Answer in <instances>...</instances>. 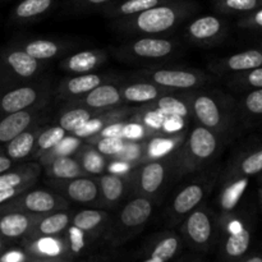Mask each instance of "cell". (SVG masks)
<instances>
[{
	"label": "cell",
	"mask_w": 262,
	"mask_h": 262,
	"mask_svg": "<svg viewBox=\"0 0 262 262\" xmlns=\"http://www.w3.org/2000/svg\"><path fill=\"white\" fill-rule=\"evenodd\" d=\"M69 223L71 215L66 211H55L53 214L42 215L33 225L30 233L23 238V243L32 242L38 238L59 237L68 228Z\"/></svg>",
	"instance_id": "obj_7"
},
{
	"label": "cell",
	"mask_w": 262,
	"mask_h": 262,
	"mask_svg": "<svg viewBox=\"0 0 262 262\" xmlns=\"http://www.w3.org/2000/svg\"><path fill=\"white\" fill-rule=\"evenodd\" d=\"M246 82L256 89H262V66L258 68L251 69L250 73L246 76Z\"/></svg>",
	"instance_id": "obj_46"
},
{
	"label": "cell",
	"mask_w": 262,
	"mask_h": 262,
	"mask_svg": "<svg viewBox=\"0 0 262 262\" xmlns=\"http://www.w3.org/2000/svg\"><path fill=\"white\" fill-rule=\"evenodd\" d=\"M101 77L97 76L94 73H83L81 76L73 77V78L69 79L66 83V90L67 94L69 95H82L87 94L91 90H94L95 87H97L99 84H101Z\"/></svg>",
	"instance_id": "obj_31"
},
{
	"label": "cell",
	"mask_w": 262,
	"mask_h": 262,
	"mask_svg": "<svg viewBox=\"0 0 262 262\" xmlns=\"http://www.w3.org/2000/svg\"><path fill=\"white\" fill-rule=\"evenodd\" d=\"M166 2H170V0H123V2L115 3L113 7L107 9V12L112 17L128 18Z\"/></svg>",
	"instance_id": "obj_23"
},
{
	"label": "cell",
	"mask_w": 262,
	"mask_h": 262,
	"mask_svg": "<svg viewBox=\"0 0 262 262\" xmlns=\"http://www.w3.org/2000/svg\"><path fill=\"white\" fill-rule=\"evenodd\" d=\"M193 113L201 125L209 129H219L223 124L222 107L216 100L209 95H199L193 101Z\"/></svg>",
	"instance_id": "obj_11"
},
{
	"label": "cell",
	"mask_w": 262,
	"mask_h": 262,
	"mask_svg": "<svg viewBox=\"0 0 262 262\" xmlns=\"http://www.w3.org/2000/svg\"><path fill=\"white\" fill-rule=\"evenodd\" d=\"M247 184H248L247 179L242 178L235 181L234 183H232L227 189H225L222 197V205L225 210L234 209L235 205L239 202L245 189L247 188Z\"/></svg>",
	"instance_id": "obj_34"
},
{
	"label": "cell",
	"mask_w": 262,
	"mask_h": 262,
	"mask_svg": "<svg viewBox=\"0 0 262 262\" xmlns=\"http://www.w3.org/2000/svg\"><path fill=\"white\" fill-rule=\"evenodd\" d=\"M33 122V112L28 109L0 117V145H5L19 133L30 128Z\"/></svg>",
	"instance_id": "obj_12"
},
{
	"label": "cell",
	"mask_w": 262,
	"mask_h": 262,
	"mask_svg": "<svg viewBox=\"0 0 262 262\" xmlns=\"http://www.w3.org/2000/svg\"><path fill=\"white\" fill-rule=\"evenodd\" d=\"M262 171V150L251 154L241 163V173L245 176H255Z\"/></svg>",
	"instance_id": "obj_41"
},
{
	"label": "cell",
	"mask_w": 262,
	"mask_h": 262,
	"mask_svg": "<svg viewBox=\"0 0 262 262\" xmlns=\"http://www.w3.org/2000/svg\"><path fill=\"white\" fill-rule=\"evenodd\" d=\"M28 262H71V257H53V258H32Z\"/></svg>",
	"instance_id": "obj_53"
},
{
	"label": "cell",
	"mask_w": 262,
	"mask_h": 262,
	"mask_svg": "<svg viewBox=\"0 0 262 262\" xmlns=\"http://www.w3.org/2000/svg\"><path fill=\"white\" fill-rule=\"evenodd\" d=\"M67 204L61 197L43 191V189H35L19 194L15 199L10 200L4 205H0V214L7 212H27V214L46 215L49 212L60 211L66 209Z\"/></svg>",
	"instance_id": "obj_2"
},
{
	"label": "cell",
	"mask_w": 262,
	"mask_h": 262,
	"mask_svg": "<svg viewBox=\"0 0 262 262\" xmlns=\"http://www.w3.org/2000/svg\"><path fill=\"white\" fill-rule=\"evenodd\" d=\"M245 106L252 114L262 115V89L250 92L246 96Z\"/></svg>",
	"instance_id": "obj_42"
},
{
	"label": "cell",
	"mask_w": 262,
	"mask_h": 262,
	"mask_svg": "<svg viewBox=\"0 0 262 262\" xmlns=\"http://www.w3.org/2000/svg\"><path fill=\"white\" fill-rule=\"evenodd\" d=\"M36 143L35 132L26 129L25 132L19 133L17 137L10 140L9 142L3 145V152L12 159L13 161H19L31 155Z\"/></svg>",
	"instance_id": "obj_21"
},
{
	"label": "cell",
	"mask_w": 262,
	"mask_h": 262,
	"mask_svg": "<svg viewBox=\"0 0 262 262\" xmlns=\"http://www.w3.org/2000/svg\"><path fill=\"white\" fill-rule=\"evenodd\" d=\"M130 50L138 58L161 59L174 50V45L166 38L142 37L132 43Z\"/></svg>",
	"instance_id": "obj_15"
},
{
	"label": "cell",
	"mask_w": 262,
	"mask_h": 262,
	"mask_svg": "<svg viewBox=\"0 0 262 262\" xmlns=\"http://www.w3.org/2000/svg\"><path fill=\"white\" fill-rule=\"evenodd\" d=\"M248 25L256 26V27H262V8L261 9L256 10L251 17L247 18Z\"/></svg>",
	"instance_id": "obj_52"
},
{
	"label": "cell",
	"mask_w": 262,
	"mask_h": 262,
	"mask_svg": "<svg viewBox=\"0 0 262 262\" xmlns=\"http://www.w3.org/2000/svg\"><path fill=\"white\" fill-rule=\"evenodd\" d=\"M159 89L151 83H133L125 87L123 96L129 102H150L159 97Z\"/></svg>",
	"instance_id": "obj_29"
},
{
	"label": "cell",
	"mask_w": 262,
	"mask_h": 262,
	"mask_svg": "<svg viewBox=\"0 0 262 262\" xmlns=\"http://www.w3.org/2000/svg\"><path fill=\"white\" fill-rule=\"evenodd\" d=\"M101 128H102V122H100V119H92L91 118V119L87 120L84 124H82L81 127L74 132V135L79 138H84L97 133L99 130H101Z\"/></svg>",
	"instance_id": "obj_44"
},
{
	"label": "cell",
	"mask_w": 262,
	"mask_h": 262,
	"mask_svg": "<svg viewBox=\"0 0 262 262\" xmlns=\"http://www.w3.org/2000/svg\"><path fill=\"white\" fill-rule=\"evenodd\" d=\"M38 99L37 90L30 86L0 91V117L30 109Z\"/></svg>",
	"instance_id": "obj_8"
},
{
	"label": "cell",
	"mask_w": 262,
	"mask_h": 262,
	"mask_svg": "<svg viewBox=\"0 0 262 262\" xmlns=\"http://www.w3.org/2000/svg\"><path fill=\"white\" fill-rule=\"evenodd\" d=\"M261 46H262V42H261Z\"/></svg>",
	"instance_id": "obj_58"
},
{
	"label": "cell",
	"mask_w": 262,
	"mask_h": 262,
	"mask_svg": "<svg viewBox=\"0 0 262 262\" xmlns=\"http://www.w3.org/2000/svg\"><path fill=\"white\" fill-rule=\"evenodd\" d=\"M49 173L56 179H63V181H71V179L82 177L84 173L81 163L74 158L68 155H60L55 158L49 168Z\"/></svg>",
	"instance_id": "obj_25"
},
{
	"label": "cell",
	"mask_w": 262,
	"mask_h": 262,
	"mask_svg": "<svg viewBox=\"0 0 262 262\" xmlns=\"http://www.w3.org/2000/svg\"><path fill=\"white\" fill-rule=\"evenodd\" d=\"M66 136V130L58 125V127H51L49 129L43 130L38 135L35 145L37 146V150L46 151L54 148Z\"/></svg>",
	"instance_id": "obj_35"
},
{
	"label": "cell",
	"mask_w": 262,
	"mask_h": 262,
	"mask_svg": "<svg viewBox=\"0 0 262 262\" xmlns=\"http://www.w3.org/2000/svg\"><path fill=\"white\" fill-rule=\"evenodd\" d=\"M142 136L143 129L138 124H128L124 125V128H123L122 137L129 138V140H140Z\"/></svg>",
	"instance_id": "obj_47"
},
{
	"label": "cell",
	"mask_w": 262,
	"mask_h": 262,
	"mask_svg": "<svg viewBox=\"0 0 262 262\" xmlns=\"http://www.w3.org/2000/svg\"><path fill=\"white\" fill-rule=\"evenodd\" d=\"M3 71L12 72L20 78H31L38 71L37 59L28 55L25 50H9L2 55Z\"/></svg>",
	"instance_id": "obj_10"
},
{
	"label": "cell",
	"mask_w": 262,
	"mask_h": 262,
	"mask_svg": "<svg viewBox=\"0 0 262 262\" xmlns=\"http://www.w3.org/2000/svg\"><path fill=\"white\" fill-rule=\"evenodd\" d=\"M261 0H215V5L222 12L245 13L257 9Z\"/></svg>",
	"instance_id": "obj_36"
},
{
	"label": "cell",
	"mask_w": 262,
	"mask_h": 262,
	"mask_svg": "<svg viewBox=\"0 0 262 262\" xmlns=\"http://www.w3.org/2000/svg\"><path fill=\"white\" fill-rule=\"evenodd\" d=\"M183 127V118L177 115H165L163 128L166 132H178Z\"/></svg>",
	"instance_id": "obj_45"
},
{
	"label": "cell",
	"mask_w": 262,
	"mask_h": 262,
	"mask_svg": "<svg viewBox=\"0 0 262 262\" xmlns=\"http://www.w3.org/2000/svg\"><path fill=\"white\" fill-rule=\"evenodd\" d=\"M261 2H262V0H261Z\"/></svg>",
	"instance_id": "obj_60"
},
{
	"label": "cell",
	"mask_w": 262,
	"mask_h": 262,
	"mask_svg": "<svg viewBox=\"0 0 262 262\" xmlns=\"http://www.w3.org/2000/svg\"><path fill=\"white\" fill-rule=\"evenodd\" d=\"M41 216L42 215L27 214V212L0 214V239L8 242L23 239Z\"/></svg>",
	"instance_id": "obj_6"
},
{
	"label": "cell",
	"mask_w": 262,
	"mask_h": 262,
	"mask_svg": "<svg viewBox=\"0 0 262 262\" xmlns=\"http://www.w3.org/2000/svg\"><path fill=\"white\" fill-rule=\"evenodd\" d=\"M197 262H201V261H197Z\"/></svg>",
	"instance_id": "obj_57"
},
{
	"label": "cell",
	"mask_w": 262,
	"mask_h": 262,
	"mask_svg": "<svg viewBox=\"0 0 262 262\" xmlns=\"http://www.w3.org/2000/svg\"><path fill=\"white\" fill-rule=\"evenodd\" d=\"M10 246V242H8V241H4V239H0V253L4 252L5 250H8Z\"/></svg>",
	"instance_id": "obj_54"
},
{
	"label": "cell",
	"mask_w": 262,
	"mask_h": 262,
	"mask_svg": "<svg viewBox=\"0 0 262 262\" xmlns=\"http://www.w3.org/2000/svg\"><path fill=\"white\" fill-rule=\"evenodd\" d=\"M164 119H165V114H163L160 110H158V112L150 113V114L146 117V123H147L150 127L158 129V128H163Z\"/></svg>",
	"instance_id": "obj_48"
},
{
	"label": "cell",
	"mask_w": 262,
	"mask_h": 262,
	"mask_svg": "<svg viewBox=\"0 0 262 262\" xmlns=\"http://www.w3.org/2000/svg\"><path fill=\"white\" fill-rule=\"evenodd\" d=\"M92 118L91 112H89L84 107H76V109L68 110L64 113L59 119V125L63 128L66 132L74 133L82 124Z\"/></svg>",
	"instance_id": "obj_32"
},
{
	"label": "cell",
	"mask_w": 262,
	"mask_h": 262,
	"mask_svg": "<svg viewBox=\"0 0 262 262\" xmlns=\"http://www.w3.org/2000/svg\"><path fill=\"white\" fill-rule=\"evenodd\" d=\"M124 146L123 137H102L96 142V150L101 155H117L124 150Z\"/></svg>",
	"instance_id": "obj_40"
},
{
	"label": "cell",
	"mask_w": 262,
	"mask_h": 262,
	"mask_svg": "<svg viewBox=\"0 0 262 262\" xmlns=\"http://www.w3.org/2000/svg\"><path fill=\"white\" fill-rule=\"evenodd\" d=\"M32 256L23 248V250H5L0 253V262H28L32 260Z\"/></svg>",
	"instance_id": "obj_43"
},
{
	"label": "cell",
	"mask_w": 262,
	"mask_h": 262,
	"mask_svg": "<svg viewBox=\"0 0 262 262\" xmlns=\"http://www.w3.org/2000/svg\"><path fill=\"white\" fill-rule=\"evenodd\" d=\"M245 262H262V256H260V255L250 256L248 258H246Z\"/></svg>",
	"instance_id": "obj_55"
},
{
	"label": "cell",
	"mask_w": 262,
	"mask_h": 262,
	"mask_svg": "<svg viewBox=\"0 0 262 262\" xmlns=\"http://www.w3.org/2000/svg\"><path fill=\"white\" fill-rule=\"evenodd\" d=\"M165 164L161 161H151L142 166L138 176V187L145 194H154L161 188L165 181Z\"/></svg>",
	"instance_id": "obj_18"
},
{
	"label": "cell",
	"mask_w": 262,
	"mask_h": 262,
	"mask_svg": "<svg viewBox=\"0 0 262 262\" xmlns=\"http://www.w3.org/2000/svg\"><path fill=\"white\" fill-rule=\"evenodd\" d=\"M123 128H124L123 124H113L102 130V136L104 137H122Z\"/></svg>",
	"instance_id": "obj_49"
},
{
	"label": "cell",
	"mask_w": 262,
	"mask_h": 262,
	"mask_svg": "<svg viewBox=\"0 0 262 262\" xmlns=\"http://www.w3.org/2000/svg\"><path fill=\"white\" fill-rule=\"evenodd\" d=\"M223 31V22L215 15H202L188 26V33L192 38L206 41L214 38Z\"/></svg>",
	"instance_id": "obj_22"
},
{
	"label": "cell",
	"mask_w": 262,
	"mask_h": 262,
	"mask_svg": "<svg viewBox=\"0 0 262 262\" xmlns=\"http://www.w3.org/2000/svg\"><path fill=\"white\" fill-rule=\"evenodd\" d=\"M64 192L72 201L78 204H92L99 197V186L94 179L78 177L71 179V182L66 184Z\"/></svg>",
	"instance_id": "obj_17"
},
{
	"label": "cell",
	"mask_w": 262,
	"mask_h": 262,
	"mask_svg": "<svg viewBox=\"0 0 262 262\" xmlns=\"http://www.w3.org/2000/svg\"><path fill=\"white\" fill-rule=\"evenodd\" d=\"M262 66V53L258 50H247L234 54L227 59V68L233 72H246Z\"/></svg>",
	"instance_id": "obj_28"
},
{
	"label": "cell",
	"mask_w": 262,
	"mask_h": 262,
	"mask_svg": "<svg viewBox=\"0 0 262 262\" xmlns=\"http://www.w3.org/2000/svg\"><path fill=\"white\" fill-rule=\"evenodd\" d=\"M101 61L99 53L95 51H79L74 55L69 56L64 61V68L69 72H76V73H87L96 68Z\"/></svg>",
	"instance_id": "obj_26"
},
{
	"label": "cell",
	"mask_w": 262,
	"mask_h": 262,
	"mask_svg": "<svg viewBox=\"0 0 262 262\" xmlns=\"http://www.w3.org/2000/svg\"><path fill=\"white\" fill-rule=\"evenodd\" d=\"M102 197L107 204H115L124 193V181L115 174H106L100 179Z\"/></svg>",
	"instance_id": "obj_30"
},
{
	"label": "cell",
	"mask_w": 262,
	"mask_h": 262,
	"mask_svg": "<svg viewBox=\"0 0 262 262\" xmlns=\"http://www.w3.org/2000/svg\"><path fill=\"white\" fill-rule=\"evenodd\" d=\"M152 204L146 197H137L124 205L114 225L113 234L109 237L113 245H120L129 237L130 232L143 227L152 215Z\"/></svg>",
	"instance_id": "obj_3"
},
{
	"label": "cell",
	"mask_w": 262,
	"mask_h": 262,
	"mask_svg": "<svg viewBox=\"0 0 262 262\" xmlns=\"http://www.w3.org/2000/svg\"><path fill=\"white\" fill-rule=\"evenodd\" d=\"M115 0H74L77 5H83V7H104V5L113 4Z\"/></svg>",
	"instance_id": "obj_50"
},
{
	"label": "cell",
	"mask_w": 262,
	"mask_h": 262,
	"mask_svg": "<svg viewBox=\"0 0 262 262\" xmlns=\"http://www.w3.org/2000/svg\"><path fill=\"white\" fill-rule=\"evenodd\" d=\"M151 78L159 86L178 90L192 89L201 82V77L196 73L182 69H160L154 72Z\"/></svg>",
	"instance_id": "obj_9"
},
{
	"label": "cell",
	"mask_w": 262,
	"mask_h": 262,
	"mask_svg": "<svg viewBox=\"0 0 262 262\" xmlns=\"http://www.w3.org/2000/svg\"><path fill=\"white\" fill-rule=\"evenodd\" d=\"M3 77H4V71H3V60H2V56H0V82H2Z\"/></svg>",
	"instance_id": "obj_56"
},
{
	"label": "cell",
	"mask_w": 262,
	"mask_h": 262,
	"mask_svg": "<svg viewBox=\"0 0 262 262\" xmlns=\"http://www.w3.org/2000/svg\"><path fill=\"white\" fill-rule=\"evenodd\" d=\"M55 0H20L12 12L14 20H30L45 14L53 8Z\"/></svg>",
	"instance_id": "obj_24"
},
{
	"label": "cell",
	"mask_w": 262,
	"mask_h": 262,
	"mask_svg": "<svg viewBox=\"0 0 262 262\" xmlns=\"http://www.w3.org/2000/svg\"><path fill=\"white\" fill-rule=\"evenodd\" d=\"M106 217L107 215L100 210H83L74 215L72 225L81 229L86 234H90L100 229V227H102L106 222Z\"/></svg>",
	"instance_id": "obj_27"
},
{
	"label": "cell",
	"mask_w": 262,
	"mask_h": 262,
	"mask_svg": "<svg viewBox=\"0 0 262 262\" xmlns=\"http://www.w3.org/2000/svg\"><path fill=\"white\" fill-rule=\"evenodd\" d=\"M0 2H2V0H0Z\"/></svg>",
	"instance_id": "obj_59"
},
{
	"label": "cell",
	"mask_w": 262,
	"mask_h": 262,
	"mask_svg": "<svg viewBox=\"0 0 262 262\" xmlns=\"http://www.w3.org/2000/svg\"><path fill=\"white\" fill-rule=\"evenodd\" d=\"M217 150V138L211 129L199 125L189 135L186 145L187 156L194 163L207 161Z\"/></svg>",
	"instance_id": "obj_5"
},
{
	"label": "cell",
	"mask_w": 262,
	"mask_h": 262,
	"mask_svg": "<svg viewBox=\"0 0 262 262\" xmlns=\"http://www.w3.org/2000/svg\"><path fill=\"white\" fill-rule=\"evenodd\" d=\"M193 10V3L170 0L127 18V26L143 33H161L176 27Z\"/></svg>",
	"instance_id": "obj_1"
},
{
	"label": "cell",
	"mask_w": 262,
	"mask_h": 262,
	"mask_svg": "<svg viewBox=\"0 0 262 262\" xmlns=\"http://www.w3.org/2000/svg\"><path fill=\"white\" fill-rule=\"evenodd\" d=\"M122 101V94L119 90L113 84H99L87 92L84 97V104L90 109H106L114 106Z\"/></svg>",
	"instance_id": "obj_20"
},
{
	"label": "cell",
	"mask_w": 262,
	"mask_h": 262,
	"mask_svg": "<svg viewBox=\"0 0 262 262\" xmlns=\"http://www.w3.org/2000/svg\"><path fill=\"white\" fill-rule=\"evenodd\" d=\"M64 242L68 257L72 255H79L86 246V233L72 225L68 230V239H64Z\"/></svg>",
	"instance_id": "obj_38"
},
{
	"label": "cell",
	"mask_w": 262,
	"mask_h": 262,
	"mask_svg": "<svg viewBox=\"0 0 262 262\" xmlns=\"http://www.w3.org/2000/svg\"><path fill=\"white\" fill-rule=\"evenodd\" d=\"M181 262H182V261H181Z\"/></svg>",
	"instance_id": "obj_61"
},
{
	"label": "cell",
	"mask_w": 262,
	"mask_h": 262,
	"mask_svg": "<svg viewBox=\"0 0 262 262\" xmlns=\"http://www.w3.org/2000/svg\"><path fill=\"white\" fill-rule=\"evenodd\" d=\"M181 250V238L173 233L163 234L146 252L141 262H170Z\"/></svg>",
	"instance_id": "obj_13"
},
{
	"label": "cell",
	"mask_w": 262,
	"mask_h": 262,
	"mask_svg": "<svg viewBox=\"0 0 262 262\" xmlns=\"http://www.w3.org/2000/svg\"><path fill=\"white\" fill-rule=\"evenodd\" d=\"M187 243L199 251H207L214 239L215 228L211 215L205 209L193 210L183 225Z\"/></svg>",
	"instance_id": "obj_4"
},
{
	"label": "cell",
	"mask_w": 262,
	"mask_h": 262,
	"mask_svg": "<svg viewBox=\"0 0 262 262\" xmlns=\"http://www.w3.org/2000/svg\"><path fill=\"white\" fill-rule=\"evenodd\" d=\"M59 46L50 40L30 41L25 46V51L37 60H48L59 53Z\"/></svg>",
	"instance_id": "obj_33"
},
{
	"label": "cell",
	"mask_w": 262,
	"mask_h": 262,
	"mask_svg": "<svg viewBox=\"0 0 262 262\" xmlns=\"http://www.w3.org/2000/svg\"><path fill=\"white\" fill-rule=\"evenodd\" d=\"M37 176V168L35 165L19 166L17 169H9L0 174V191L13 188H28L32 186Z\"/></svg>",
	"instance_id": "obj_19"
},
{
	"label": "cell",
	"mask_w": 262,
	"mask_h": 262,
	"mask_svg": "<svg viewBox=\"0 0 262 262\" xmlns=\"http://www.w3.org/2000/svg\"><path fill=\"white\" fill-rule=\"evenodd\" d=\"M251 246V232L241 224L230 225L229 235L224 242V256L228 260L241 258Z\"/></svg>",
	"instance_id": "obj_16"
},
{
	"label": "cell",
	"mask_w": 262,
	"mask_h": 262,
	"mask_svg": "<svg viewBox=\"0 0 262 262\" xmlns=\"http://www.w3.org/2000/svg\"><path fill=\"white\" fill-rule=\"evenodd\" d=\"M13 163H14V161H13L12 159H9L3 151H0V174L12 169Z\"/></svg>",
	"instance_id": "obj_51"
},
{
	"label": "cell",
	"mask_w": 262,
	"mask_h": 262,
	"mask_svg": "<svg viewBox=\"0 0 262 262\" xmlns=\"http://www.w3.org/2000/svg\"><path fill=\"white\" fill-rule=\"evenodd\" d=\"M82 168L89 173H101L104 170L105 161L97 150H86L82 154Z\"/></svg>",
	"instance_id": "obj_39"
},
{
	"label": "cell",
	"mask_w": 262,
	"mask_h": 262,
	"mask_svg": "<svg viewBox=\"0 0 262 262\" xmlns=\"http://www.w3.org/2000/svg\"><path fill=\"white\" fill-rule=\"evenodd\" d=\"M158 107L163 114L177 115L184 118L188 114V107L182 100L171 96H164L158 100Z\"/></svg>",
	"instance_id": "obj_37"
},
{
	"label": "cell",
	"mask_w": 262,
	"mask_h": 262,
	"mask_svg": "<svg viewBox=\"0 0 262 262\" xmlns=\"http://www.w3.org/2000/svg\"><path fill=\"white\" fill-rule=\"evenodd\" d=\"M206 194L204 183H191L178 192L173 201V212L177 216H184L193 211Z\"/></svg>",
	"instance_id": "obj_14"
}]
</instances>
